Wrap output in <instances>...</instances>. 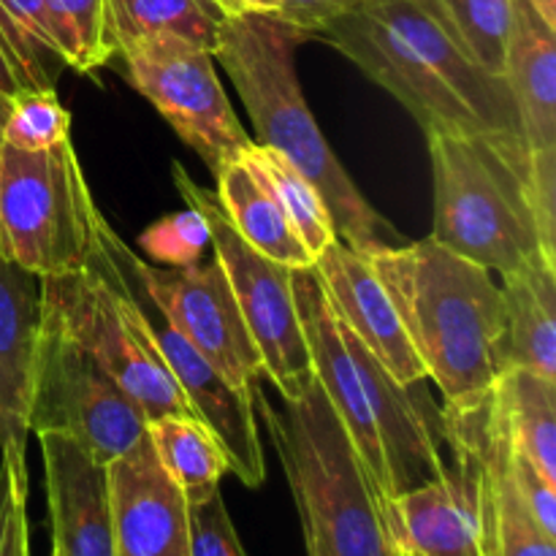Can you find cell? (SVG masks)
<instances>
[{
    "instance_id": "4316f807",
    "label": "cell",
    "mask_w": 556,
    "mask_h": 556,
    "mask_svg": "<svg viewBox=\"0 0 556 556\" xmlns=\"http://www.w3.org/2000/svg\"><path fill=\"white\" fill-rule=\"evenodd\" d=\"M47 20L65 68L90 74L114 58L106 0H47Z\"/></svg>"
},
{
    "instance_id": "cb8c5ba5",
    "label": "cell",
    "mask_w": 556,
    "mask_h": 556,
    "mask_svg": "<svg viewBox=\"0 0 556 556\" xmlns=\"http://www.w3.org/2000/svg\"><path fill=\"white\" fill-rule=\"evenodd\" d=\"M147 434L163 470L172 476L188 505L204 503L217 492L228 462L204 424L193 416H163L147 424Z\"/></svg>"
},
{
    "instance_id": "30bf717a",
    "label": "cell",
    "mask_w": 556,
    "mask_h": 556,
    "mask_svg": "<svg viewBox=\"0 0 556 556\" xmlns=\"http://www.w3.org/2000/svg\"><path fill=\"white\" fill-rule=\"evenodd\" d=\"M117 54L134 90L168 119L212 174L253 144L217 79L210 49L179 36H147L130 41Z\"/></svg>"
},
{
    "instance_id": "d4e9b609",
    "label": "cell",
    "mask_w": 556,
    "mask_h": 556,
    "mask_svg": "<svg viewBox=\"0 0 556 556\" xmlns=\"http://www.w3.org/2000/svg\"><path fill=\"white\" fill-rule=\"evenodd\" d=\"M244 163L253 168L258 177H264V182L275 190L277 201L286 210L288 220H291L293 231L299 233L302 244L307 248V253L313 255V264L326 248L337 239L334 220H331V212L326 206V201L320 199V193L315 190V185L288 161L286 155H280L277 150L264 144H250L242 152Z\"/></svg>"
},
{
    "instance_id": "836d02e7",
    "label": "cell",
    "mask_w": 556,
    "mask_h": 556,
    "mask_svg": "<svg viewBox=\"0 0 556 556\" xmlns=\"http://www.w3.org/2000/svg\"><path fill=\"white\" fill-rule=\"evenodd\" d=\"M510 467H514V481L519 486L525 505L535 516L541 530L556 541V483L546 481L535 465H530L525 456L516 454L514 443H510Z\"/></svg>"
},
{
    "instance_id": "ab89813d",
    "label": "cell",
    "mask_w": 556,
    "mask_h": 556,
    "mask_svg": "<svg viewBox=\"0 0 556 556\" xmlns=\"http://www.w3.org/2000/svg\"><path fill=\"white\" fill-rule=\"evenodd\" d=\"M304 548H307V556H329L324 548L315 546V543H309V541H304Z\"/></svg>"
},
{
    "instance_id": "52a82bcc",
    "label": "cell",
    "mask_w": 556,
    "mask_h": 556,
    "mask_svg": "<svg viewBox=\"0 0 556 556\" xmlns=\"http://www.w3.org/2000/svg\"><path fill=\"white\" fill-rule=\"evenodd\" d=\"M41 299L43 318L134 400L147 424L163 416H190L152 340L150 315L136 302L106 242L85 269L41 277Z\"/></svg>"
},
{
    "instance_id": "d590c367",
    "label": "cell",
    "mask_w": 556,
    "mask_h": 556,
    "mask_svg": "<svg viewBox=\"0 0 556 556\" xmlns=\"http://www.w3.org/2000/svg\"><path fill=\"white\" fill-rule=\"evenodd\" d=\"M282 0H220L226 14H277Z\"/></svg>"
},
{
    "instance_id": "3957f363",
    "label": "cell",
    "mask_w": 556,
    "mask_h": 556,
    "mask_svg": "<svg viewBox=\"0 0 556 556\" xmlns=\"http://www.w3.org/2000/svg\"><path fill=\"white\" fill-rule=\"evenodd\" d=\"M389 291L445 413L481 410L500 378L497 342L505 326L503 288L494 271L432 237L369 255Z\"/></svg>"
},
{
    "instance_id": "7a4b0ae2",
    "label": "cell",
    "mask_w": 556,
    "mask_h": 556,
    "mask_svg": "<svg viewBox=\"0 0 556 556\" xmlns=\"http://www.w3.org/2000/svg\"><path fill=\"white\" fill-rule=\"evenodd\" d=\"M293 296L315 380L386 503L448 470L443 407L421 383H400L331 309L318 275L293 269Z\"/></svg>"
},
{
    "instance_id": "83f0119b",
    "label": "cell",
    "mask_w": 556,
    "mask_h": 556,
    "mask_svg": "<svg viewBox=\"0 0 556 556\" xmlns=\"http://www.w3.org/2000/svg\"><path fill=\"white\" fill-rule=\"evenodd\" d=\"M472 58L492 74L503 76L514 0H438Z\"/></svg>"
},
{
    "instance_id": "f35d334b",
    "label": "cell",
    "mask_w": 556,
    "mask_h": 556,
    "mask_svg": "<svg viewBox=\"0 0 556 556\" xmlns=\"http://www.w3.org/2000/svg\"><path fill=\"white\" fill-rule=\"evenodd\" d=\"M11 106H14V98L0 92V147H3V130H5V123H9Z\"/></svg>"
},
{
    "instance_id": "4fadbf2b",
    "label": "cell",
    "mask_w": 556,
    "mask_h": 556,
    "mask_svg": "<svg viewBox=\"0 0 556 556\" xmlns=\"http://www.w3.org/2000/svg\"><path fill=\"white\" fill-rule=\"evenodd\" d=\"M114 556H190V505L141 434L109 462Z\"/></svg>"
},
{
    "instance_id": "603a6c76",
    "label": "cell",
    "mask_w": 556,
    "mask_h": 556,
    "mask_svg": "<svg viewBox=\"0 0 556 556\" xmlns=\"http://www.w3.org/2000/svg\"><path fill=\"white\" fill-rule=\"evenodd\" d=\"M516 454L556 483V380L508 369L494 383Z\"/></svg>"
},
{
    "instance_id": "8992f818",
    "label": "cell",
    "mask_w": 556,
    "mask_h": 556,
    "mask_svg": "<svg viewBox=\"0 0 556 556\" xmlns=\"http://www.w3.org/2000/svg\"><path fill=\"white\" fill-rule=\"evenodd\" d=\"M427 144L434 242L500 277L546 258L527 190L532 150L525 141L427 130Z\"/></svg>"
},
{
    "instance_id": "ac0fdd59",
    "label": "cell",
    "mask_w": 556,
    "mask_h": 556,
    "mask_svg": "<svg viewBox=\"0 0 556 556\" xmlns=\"http://www.w3.org/2000/svg\"><path fill=\"white\" fill-rule=\"evenodd\" d=\"M41 315V277L0 258V459L16 470H27Z\"/></svg>"
},
{
    "instance_id": "8d00e7d4",
    "label": "cell",
    "mask_w": 556,
    "mask_h": 556,
    "mask_svg": "<svg viewBox=\"0 0 556 556\" xmlns=\"http://www.w3.org/2000/svg\"><path fill=\"white\" fill-rule=\"evenodd\" d=\"M0 92H5V96H11V98H16L22 92L20 81H16L14 71H11L9 58H5V52H3V43H0Z\"/></svg>"
},
{
    "instance_id": "1f68e13d",
    "label": "cell",
    "mask_w": 556,
    "mask_h": 556,
    "mask_svg": "<svg viewBox=\"0 0 556 556\" xmlns=\"http://www.w3.org/2000/svg\"><path fill=\"white\" fill-rule=\"evenodd\" d=\"M27 470L0 459V556H30Z\"/></svg>"
},
{
    "instance_id": "9a60e30c",
    "label": "cell",
    "mask_w": 556,
    "mask_h": 556,
    "mask_svg": "<svg viewBox=\"0 0 556 556\" xmlns=\"http://www.w3.org/2000/svg\"><path fill=\"white\" fill-rule=\"evenodd\" d=\"M150 324L157 353L166 362L168 372L174 375V383L190 416L204 424L212 438L220 443L228 472H233L248 489H258L266 478V462L250 389L244 391L228 383L166 320L157 326L150 318Z\"/></svg>"
},
{
    "instance_id": "7bdbcfd3",
    "label": "cell",
    "mask_w": 556,
    "mask_h": 556,
    "mask_svg": "<svg viewBox=\"0 0 556 556\" xmlns=\"http://www.w3.org/2000/svg\"><path fill=\"white\" fill-rule=\"evenodd\" d=\"M52 556H60V554H54V552H52Z\"/></svg>"
},
{
    "instance_id": "5b68a950",
    "label": "cell",
    "mask_w": 556,
    "mask_h": 556,
    "mask_svg": "<svg viewBox=\"0 0 556 556\" xmlns=\"http://www.w3.org/2000/svg\"><path fill=\"white\" fill-rule=\"evenodd\" d=\"M250 389L286 470L304 541L329 556H402L389 503L358 459L318 380L277 410L255 378Z\"/></svg>"
},
{
    "instance_id": "74e56055",
    "label": "cell",
    "mask_w": 556,
    "mask_h": 556,
    "mask_svg": "<svg viewBox=\"0 0 556 556\" xmlns=\"http://www.w3.org/2000/svg\"><path fill=\"white\" fill-rule=\"evenodd\" d=\"M527 3L538 11V16H541L548 27L556 30V0H527Z\"/></svg>"
},
{
    "instance_id": "ffe728a7",
    "label": "cell",
    "mask_w": 556,
    "mask_h": 556,
    "mask_svg": "<svg viewBox=\"0 0 556 556\" xmlns=\"http://www.w3.org/2000/svg\"><path fill=\"white\" fill-rule=\"evenodd\" d=\"M505 326L497 342L500 375L508 369L556 380V264L535 258L503 275Z\"/></svg>"
},
{
    "instance_id": "f1b7e54d",
    "label": "cell",
    "mask_w": 556,
    "mask_h": 556,
    "mask_svg": "<svg viewBox=\"0 0 556 556\" xmlns=\"http://www.w3.org/2000/svg\"><path fill=\"white\" fill-rule=\"evenodd\" d=\"M71 139V112L60 103L58 90H25L14 98L3 144L14 150H49Z\"/></svg>"
},
{
    "instance_id": "7c38bea8",
    "label": "cell",
    "mask_w": 556,
    "mask_h": 556,
    "mask_svg": "<svg viewBox=\"0 0 556 556\" xmlns=\"http://www.w3.org/2000/svg\"><path fill=\"white\" fill-rule=\"evenodd\" d=\"M103 242L109 253L134 271L136 282L157 307L161 318L177 329L223 378L248 391L261 372V356L237 307L220 261H201L185 269H166L136 258L103 220Z\"/></svg>"
},
{
    "instance_id": "5bb4252c",
    "label": "cell",
    "mask_w": 556,
    "mask_h": 556,
    "mask_svg": "<svg viewBox=\"0 0 556 556\" xmlns=\"http://www.w3.org/2000/svg\"><path fill=\"white\" fill-rule=\"evenodd\" d=\"M448 448L443 476L389 503L396 543L410 556H486L478 456L459 440Z\"/></svg>"
},
{
    "instance_id": "ba28073f",
    "label": "cell",
    "mask_w": 556,
    "mask_h": 556,
    "mask_svg": "<svg viewBox=\"0 0 556 556\" xmlns=\"http://www.w3.org/2000/svg\"><path fill=\"white\" fill-rule=\"evenodd\" d=\"M101 223L71 139L36 152L0 147L5 258L36 277L71 275L103 250Z\"/></svg>"
},
{
    "instance_id": "60d3db41",
    "label": "cell",
    "mask_w": 556,
    "mask_h": 556,
    "mask_svg": "<svg viewBox=\"0 0 556 556\" xmlns=\"http://www.w3.org/2000/svg\"><path fill=\"white\" fill-rule=\"evenodd\" d=\"M0 258H5V253H3V226H0Z\"/></svg>"
},
{
    "instance_id": "2e32d148",
    "label": "cell",
    "mask_w": 556,
    "mask_h": 556,
    "mask_svg": "<svg viewBox=\"0 0 556 556\" xmlns=\"http://www.w3.org/2000/svg\"><path fill=\"white\" fill-rule=\"evenodd\" d=\"M313 271L318 275L320 288L342 324L400 383L410 386L429 380L427 369L418 362L416 351L407 340L405 326H402L389 291L369 264V255L356 253L340 239H334L315 258Z\"/></svg>"
},
{
    "instance_id": "8fae6325",
    "label": "cell",
    "mask_w": 556,
    "mask_h": 556,
    "mask_svg": "<svg viewBox=\"0 0 556 556\" xmlns=\"http://www.w3.org/2000/svg\"><path fill=\"white\" fill-rule=\"evenodd\" d=\"M30 432L65 434L109 465L141 434L147 418L128 394L41 315Z\"/></svg>"
},
{
    "instance_id": "d6986e66",
    "label": "cell",
    "mask_w": 556,
    "mask_h": 556,
    "mask_svg": "<svg viewBox=\"0 0 556 556\" xmlns=\"http://www.w3.org/2000/svg\"><path fill=\"white\" fill-rule=\"evenodd\" d=\"M503 79L530 150L556 147V30L527 0H514Z\"/></svg>"
},
{
    "instance_id": "277c9868",
    "label": "cell",
    "mask_w": 556,
    "mask_h": 556,
    "mask_svg": "<svg viewBox=\"0 0 556 556\" xmlns=\"http://www.w3.org/2000/svg\"><path fill=\"white\" fill-rule=\"evenodd\" d=\"M304 38L271 14H228L212 54L253 119L255 144L286 155L315 185L342 244L362 255L405 244L396 228L364 199L304 101L296 74V47Z\"/></svg>"
},
{
    "instance_id": "7402d4cb",
    "label": "cell",
    "mask_w": 556,
    "mask_h": 556,
    "mask_svg": "<svg viewBox=\"0 0 556 556\" xmlns=\"http://www.w3.org/2000/svg\"><path fill=\"white\" fill-rule=\"evenodd\" d=\"M226 16L215 0H106L114 54L147 36H179L215 52Z\"/></svg>"
},
{
    "instance_id": "b9f144b4",
    "label": "cell",
    "mask_w": 556,
    "mask_h": 556,
    "mask_svg": "<svg viewBox=\"0 0 556 556\" xmlns=\"http://www.w3.org/2000/svg\"><path fill=\"white\" fill-rule=\"evenodd\" d=\"M215 3H220V0H215ZM220 9H223V5H220Z\"/></svg>"
},
{
    "instance_id": "44dd1931",
    "label": "cell",
    "mask_w": 556,
    "mask_h": 556,
    "mask_svg": "<svg viewBox=\"0 0 556 556\" xmlns=\"http://www.w3.org/2000/svg\"><path fill=\"white\" fill-rule=\"evenodd\" d=\"M215 179L217 201H220L228 220L244 242L253 244L266 258L291 266V269H309L313 266V255L307 253L299 233L293 231L275 190L242 157L226 163L215 174Z\"/></svg>"
},
{
    "instance_id": "484cf974",
    "label": "cell",
    "mask_w": 556,
    "mask_h": 556,
    "mask_svg": "<svg viewBox=\"0 0 556 556\" xmlns=\"http://www.w3.org/2000/svg\"><path fill=\"white\" fill-rule=\"evenodd\" d=\"M0 43L25 90H54L60 68L47 20V0H0Z\"/></svg>"
},
{
    "instance_id": "f546056e",
    "label": "cell",
    "mask_w": 556,
    "mask_h": 556,
    "mask_svg": "<svg viewBox=\"0 0 556 556\" xmlns=\"http://www.w3.org/2000/svg\"><path fill=\"white\" fill-rule=\"evenodd\" d=\"M139 244L147 258H152L155 264L166 266V269H185V266H195L204 261L212 239L204 215L188 206L185 212H174V215L152 223L139 237Z\"/></svg>"
},
{
    "instance_id": "4dcf8cb0",
    "label": "cell",
    "mask_w": 556,
    "mask_h": 556,
    "mask_svg": "<svg viewBox=\"0 0 556 556\" xmlns=\"http://www.w3.org/2000/svg\"><path fill=\"white\" fill-rule=\"evenodd\" d=\"M190 556H248L220 489L204 503L190 505Z\"/></svg>"
},
{
    "instance_id": "6da1fadb",
    "label": "cell",
    "mask_w": 556,
    "mask_h": 556,
    "mask_svg": "<svg viewBox=\"0 0 556 556\" xmlns=\"http://www.w3.org/2000/svg\"><path fill=\"white\" fill-rule=\"evenodd\" d=\"M315 38L389 90L424 134L527 144L505 79L472 58L438 0H358Z\"/></svg>"
},
{
    "instance_id": "ee69618b",
    "label": "cell",
    "mask_w": 556,
    "mask_h": 556,
    "mask_svg": "<svg viewBox=\"0 0 556 556\" xmlns=\"http://www.w3.org/2000/svg\"><path fill=\"white\" fill-rule=\"evenodd\" d=\"M402 556H410V554H402Z\"/></svg>"
},
{
    "instance_id": "e575fe53",
    "label": "cell",
    "mask_w": 556,
    "mask_h": 556,
    "mask_svg": "<svg viewBox=\"0 0 556 556\" xmlns=\"http://www.w3.org/2000/svg\"><path fill=\"white\" fill-rule=\"evenodd\" d=\"M356 3L358 0H282L275 16L286 25L296 27L307 38H313L324 27H329L331 22L356 9Z\"/></svg>"
},
{
    "instance_id": "9c48e42d",
    "label": "cell",
    "mask_w": 556,
    "mask_h": 556,
    "mask_svg": "<svg viewBox=\"0 0 556 556\" xmlns=\"http://www.w3.org/2000/svg\"><path fill=\"white\" fill-rule=\"evenodd\" d=\"M172 174L188 206L204 215L215 258L226 271L244 326L258 348L261 372L275 383L282 400H293L315 380L293 296V269L266 258L253 244L244 242L217 195L201 188L177 161Z\"/></svg>"
},
{
    "instance_id": "e0dca14e",
    "label": "cell",
    "mask_w": 556,
    "mask_h": 556,
    "mask_svg": "<svg viewBox=\"0 0 556 556\" xmlns=\"http://www.w3.org/2000/svg\"><path fill=\"white\" fill-rule=\"evenodd\" d=\"M47 478L52 552L60 556H114L109 467L74 438L38 434Z\"/></svg>"
},
{
    "instance_id": "d6a6232c",
    "label": "cell",
    "mask_w": 556,
    "mask_h": 556,
    "mask_svg": "<svg viewBox=\"0 0 556 556\" xmlns=\"http://www.w3.org/2000/svg\"><path fill=\"white\" fill-rule=\"evenodd\" d=\"M527 190L543 255L556 264V147L532 150Z\"/></svg>"
}]
</instances>
